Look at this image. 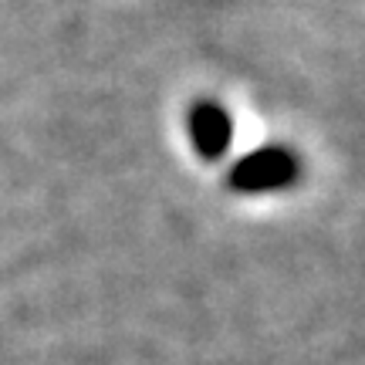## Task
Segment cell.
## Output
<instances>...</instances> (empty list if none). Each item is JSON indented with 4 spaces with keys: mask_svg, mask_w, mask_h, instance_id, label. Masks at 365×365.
I'll use <instances>...</instances> for the list:
<instances>
[{
    "mask_svg": "<svg viewBox=\"0 0 365 365\" xmlns=\"http://www.w3.org/2000/svg\"><path fill=\"white\" fill-rule=\"evenodd\" d=\"M298 176V163L287 149H261L240 159L230 173V186L240 193H264V190H277Z\"/></svg>",
    "mask_w": 365,
    "mask_h": 365,
    "instance_id": "obj_1",
    "label": "cell"
},
{
    "mask_svg": "<svg viewBox=\"0 0 365 365\" xmlns=\"http://www.w3.org/2000/svg\"><path fill=\"white\" fill-rule=\"evenodd\" d=\"M190 135H193L196 149L203 156H223L227 145H230V115L223 112L220 105L213 102H200L190 112Z\"/></svg>",
    "mask_w": 365,
    "mask_h": 365,
    "instance_id": "obj_2",
    "label": "cell"
}]
</instances>
